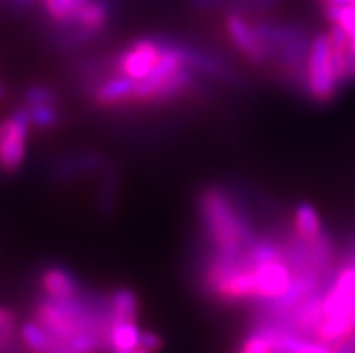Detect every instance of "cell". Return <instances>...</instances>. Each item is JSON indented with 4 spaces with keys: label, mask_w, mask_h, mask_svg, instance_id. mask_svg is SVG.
<instances>
[{
    "label": "cell",
    "mask_w": 355,
    "mask_h": 353,
    "mask_svg": "<svg viewBox=\"0 0 355 353\" xmlns=\"http://www.w3.org/2000/svg\"><path fill=\"white\" fill-rule=\"evenodd\" d=\"M161 56V42L159 38H139L132 42L125 51L114 56L116 72L125 74L135 81L148 76Z\"/></svg>",
    "instance_id": "obj_5"
},
{
    "label": "cell",
    "mask_w": 355,
    "mask_h": 353,
    "mask_svg": "<svg viewBox=\"0 0 355 353\" xmlns=\"http://www.w3.org/2000/svg\"><path fill=\"white\" fill-rule=\"evenodd\" d=\"M6 96H8V89H6L4 81H0V103H2V101H4Z\"/></svg>",
    "instance_id": "obj_29"
},
{
    "label": "cell",
    "mask_w": 355,
    "mask_h": 353,
    "mask_svg": "<svg viewBox=\"0 0 355 353\" xmlns=\"http://www.w3.org/2000/svg\"><path fill=\"white\" fill-rule=\"evenodd\" d=\"M224 27L231 45L242 54L245 62L251 63L252 67L270 65L269 51L258 40L257 33L252 29V24L248 17L239 13H225Z\"/></svg>",
    "instance_id": "obj_4"
},
{
    "label": "cell",
    "mask_w": 355,
    "mask_h": 353,
    "mask_svg": "<svg viewBox=\"0 0 355 353\" xmlns=\"http://www.w3.org/2000/svg\"><path fill=\"white\" fill-rule=\"evenodd\" d=\"M179 51L182 54V60L188 65L191 71H195L197 74H202V76L213 78V80L220 81H234L236 80V74L227 67V63L222 58L215 56V54H209L206 51L198 49L195 45L186 44V42H179Z\"/></svg>",
    "instance_id": "obj_7"
},
{
    "label": "cell",
    "mask_w": 355,
    "mask_h": 353,
    "mask_svg": "<svg viewBox=\"0 0 355 353\" xmlns=\"http://www.w3.org/2000/svg\"><path fill=\"white\" fill-rule=\"evenodd\" d=\"M18 339L29 353H54L58 343L38 319H27L18 328Z\"/></svg>",
    "instance_id": "obj_12"
},
{
    "label": "cell",
    "mask_w": 355,
    "mask_h": 353,
    "mask_svg": "<svg viewBox=\"0 0 355 353\" xmlns=\"http://www.w3.org/2000/svg\"><path fill=\"white\" fill-rule=\"evenodd\" d=\"M44 2L45 15L51 18L54 26H71L72 18L78 9L89 0H42Z\"/></svg>",
    "instance_id": "obj_18"
},
{
    "label": "cell",
    "mask_w": 355,
    "mask_h": 353,
    "mask_svg": "<svg viewBox=\"0 0 355 353\" xmlns=\"http://www.w3.org/2000/svg\"><path fill=\"white\" fill-rule=\"evenodd\" d=\"M354 332L355 328L352 322V316H334V318H324L320 322V327L314 332V339L334 346L338 345L339 341L347 339Z\"/></svg>",
    "instance_id": "obj_16"
},
{
    "label": "cell",
    "mask_w": 355,
    "mask_h": 353,
    "mask_svg": "<svg viewBox=\"0 0 355 353\" xmlns=\"http://www.w3.org/2000/svg\"><path fill=\"white\" fill-rule=\"evenodd\" d=\"M164 346V341L162 337L159 336L157 332H152V330H141V336H139V348L146 350L150 353H159Z\"/></svg>",
    "instance_id": "obj_24"
},
{
    "label": "cell",
    "mask_w": 355,
    "mask_h": 353,
    "mask_svg": "<svg viewBox=\"0 0 355 353\" xmlns=\"http://www.w3.org/2000/svg\"><path fill=\"white\" fill-rule=\"evenodd\" d=\"M257 279V303H269L287 292L293 273L285 261H269L252 268Z\"/></svg>",
    "instance_id": "obj_6"
},
{
    "label": "cell",
    "mask_w": 355,
    "mask_h": 353,
    "mask_svg": "<svg viewBox=\"0 0 355 353\" xmlns=\"http://www.w3.org/2000/svg\"><path fill=\"white\" fill-rule=\"evenodd\" d=\"M56 101H58V94H56V90L49 85L35 83V85H29L24 90V105H27V107L56 105Z\"/></svg>",
    "instance_id": "obj_23"
},
{
    "label": "cell",
    "mask_w": 355,
    "mask_h": 353,
    "mask_svg": "<svg viewBox=\"0 0 355 353\" xmlns=\"http://www.w3.org/2000/svg\"><path fill=\"white\" fill-rule=\"evenodd\" d=\"M323 15L330 24H338L347 31L350 53L355 54V6H323Z\"/></svg>",
    "instance_id": "obj_20"
},
{
    "label": "cell",
    "mask_w": 355,
    "mask_h": 353,
    "mask_svg": "<svg viewBox=\"0 0 355 353\" xmlns=\"http://www.w3.org/2000/svg\"><path fill=\"white\" fill-rule=\"evenodd\" d=\"M116 186L117 180L114 177L112 168H103V177H101V184H99L98 193V207L101 213H112L114 202H116Z\"/></svg>",
    "instance_id": "obj_22"
},
{
    "label": "cell",
    "mask_w": 355,
    "mask_h": 353,
    "mask_svg": "<svg viewBox=\"0 0 355 353\" xmlns=\"http://www.w3.org/2000/svg\"><path fill=\"white\" fill-rule=\"evenodd\" d=\"M134 353H150V352H146V350H143V348H137V350H134Z\"/></svg>",
    "instance_id": "obj_31"
},
{
    "label": "cell",
    "mask_w": 355,
    "mask_h": 353,
    "mask_svg": "<svg viewBox=\"0 0 355 353\" xmlns=\"http://www.w3.org/2000/svg\"><path fill=\"white\" fill-rule=\"evenodd\" d=\"M105 168V157L98 152H81L71 157L56 159L51 166L54 179L76 180Z\"/></svg>",
    "instance_id": "obj_10"
},
{
    "label": "cell",
    "mask_w": 355,
    "mask_h": 353,
    "mask_svg": "<svg viewBox=\"0 0 355 353\" xmlns=\"http://www.w3.org/2000/svg\"><path fill=\"white\" fill-rule=\"evenodd\" d=\"M54 353H69V352L65 348H63V346H58V350H56V352H54Z\"/></svg>",
    "instance_id": "obj_30"
},
{
    "label": "cell",
    "mask_w": 355,
    "mask_h": 353,
    "mask_svg": "<svg viewBox=\"0 0 355 353\" xmlns=\"http://www.w3.org/2000/svg\"><path fill=\"white\" fill-rule=\"evenodd\" d=\"M42 294L53 300H74L83 295L85 289L69 268L62 265H51L42 273Z\"/></svg>",
    "instance_id": "obj_8"
},
{
    "label": "cell",
    "mask_w": 355,
    "mask_h": 353,
    "mask_svg": "<svg viewBox=\"0 0 355 353\" xmlns=\"http://www.w3.org/2000/svg\"><path fill=\"white\" fill-rule=\"evenodd\" d=\"M29 132H31L29 108L24 103L0 121V171L2 173L13 175L24 166Z\"/></svg>",
    "instance_id": "obj_3"
},
{
    "label": "cell",
    "mask_w": 355,
    "mask_h": 353,
    "mask_svg": "<svg viewBox=\"0 0 355 353\" xmlns=\"http://www.w3.org/2000/svg\"><path fill=\"white\" fill-rule=\"evenodd\" d=\"M231 0H188L189 9L193 11H215V9H225Z\"/></svg>",
    "instance_id": "obj_26"
},
{
    "label": "cell",
    "mask_w": 355,
    "mask_h": 353,
    "mask_svg": "<svg viewBox=\"0 0 355 353\" xmlns=\"http://www.w3.org/2000/svg\"><path fill=\"white\" fill-rule=\"evenodd\" d=\"M110 15H112V6H110L108 0H89L87 4L78 9L74 18H72V24L87 27L90 31H96L101 35V31L107 27L108 20H110Z\"/></svg>",
    "instance_id": "obj_14"
},
{
    "label": "cell",
    "mask_w": 355,
    "mask_h": 353,
    "mask_svg": "<svg viewBox=\"0 0 355 353\" xmlns=\"http://www.w3.org/2000/svg\"><path fill=\"white\" fill-rule=\"evenodd\" d=\"M27 108H29L31 128L38 130V132H51L62 123V114L56 108V105H38V107Z\"/></svg>",
    "instance_id": "obj_21"
},
{
    "label": "cell",
    "mask_w": 355,
    "mask_h": 353,
    "mask_svg": "<svg viewBox=\"0 0 355 353\" xmlns=\"http://www.w3.org/2000/svg\"><path fill=\"white\" fill-rule=\"evenodd\" d=\"M141 330L137 327V321L117 322L110 327L108 334V350L110 353L116 352H134L139 348Z\"/></svg>",
    "instance_id": "obj_17"
},
{
    "label": "cell",
    "mask_w": 355,
    "mask_h": 353,
    "mask_svg": "<svg viewBox=\"0 0 355 353\" xmlns=\"http://www.w3.org/2000/svg\"><path fill=\"white\" fill-rule=\"evenodd\" d=\"M294 233L306 241L323 233L321 216L311 202H300L294 209Z\"/></svg>",
    "instance_id": "obj_15"
},
{
    "label": "cell",
    "mask_w": 355,
    "mask_h": 353,
    "mask_svg": "<svg viewBox=\"0 0 355 353\" xmlns=\"http://www.w3.org/2000/svg\"><path fill=\"white\" fill-rule=\"evenodd\" d=\"M225 304H239L243 301H257V279L252 268H243L227 277L213 295Z\"/></svg>",
    "instance_id": "obj_11"
},
{
    "label": "cell",
    "mask_w": 355,
    "mask_h": 353,
    "mask_svg": "<svg viewBox=\"0 0 355 353\" xmlns=\"http://www.w3.org/2000/svg\"><path fill=\"white\" fill-rule=\"evenodd\" d=\"M197 207L204 234L213 249L243 250L258 234L249 216L220 186L204 188L197 198Z\"/></svg>",
    "instance_id": "obj_1"
},
{
    "label": "cell",
    "mask_w": 355,
    "mask_h": 353,
    "mask_svg": "<svg viewBox=\"0 0 355 353\" xmlns=\"http://www.w3.org/2000/svg\"><path fill=\"white\" fill-rule=\"evenodd\" d=\"M294 353H332V346L324 345L314 337H303Z\"/></svg>",
    "instance_id": "obj_25"
},
{
    "label": "cell",
    "mask_w": 355,
    "mask_h": 353,
    "mask_svg": "<svg viewBox=\"0 0 355 353\" xmlns=\"http://www.w3.org/2000/svg\"><path fill=\"white\" fill-rule=\"evenodd\" d=\"M11 321H17V316H15L13 310L6 309V307H2L0 304V328L4 327V325H8V322Z\"/></svg>",
    "instance_id": "obj_27"
},
{
    "label": "cell",
    "mask_w": 355,
    "mask_h": 353,
    "mask_svg": "<svg viewBox=\"0 0 355 353\" xmlns=\"http://www.w3.org/2000/svg\"><path fill=\"white\" fill-rule=\"evenodd\" d=\"M236 353H240V352H236Z\"/></svg>",
    "instance_id": "obj_34"
},
{
    "label": "cell",
    "mask_w": 355,
    "mask_h": 353,
    "mask_svg": "<svg viewBox=\"0 0 355 353\" xmlns=\"http://www.w3.org/2000/svg\"><path fill=\"white\" fill-rule=\"evenodd\" d=\"M63 348L69 353H107V345L101 334L96 330L78 332L67 343H63Z\"/></svg>",
    "instance_id": "obj_19"
},
{
    "label": "cell",
    "mask_w": 355,
    "mask_h": 353,
    "mask_svg": "<svg viewBox=\"0 0 355 353\" xmlns=\"http://www.w3.org/2000/svg\"><path fill=\"white\" fill-rule=\"evenodd\" d=\"M341 90L338 76L334 72L330 56V38L327 31L312 35L305 67V92L314 103H330Z\"/></svg>",
    "instance_id": "obj_2"
},
{
    "label": "cell",
    "mask_w": 355,
    "mask_h": 353,
    "mask_svg": "<svg viewBox=\"0 0 355 353\" xmlns=\"http://www.w3.org/2000/svg\"><path fill=\"white\" fill-rule=\"evenodd\" d=\"M352 322H354V328H355V312L352 313Z\"/></svg>",
    "instance_id": "obj_32"
},
{
    "label": "cell",
    "mask_w": 355,
    "mask_h": 353,
    "mask_svg": "<svg viewBox=\"0 0 355 353\" xmlns=\"http://www.w3.org/2000/svg\"><path fill=\"white\" fill-rule=\"evenodd\" d=\"M108 318L110 327L117 322L137 321L139 318V298L128 286H119L108 295Z\"/></svg>",
    "instance_id": "obj_13"
},
{
    "label": "cell",
    "mask_w": 355,
    "mask_h": 353,
    "mask_svg": "<svg viewBox=\"0 0 355 353\" xmlns=\"http://www.w3.org/2000/svg\"><path fill=\"white\" fill-rule=\"evenodd\" d=\"M36 0H8V6L15 11H24V9L31 8Z\"/></svg>",
    "instance_id": "obj_28"
},
{
    "label": "cell",
    "mask_w": 355,
    "mask_h": 353,
    "mask_svg": "<svg viewBox=\"0 0 355 353\" xmlns=\"http://www.w3.org/2000/svg\"><path fill=\"white\" fill-rule=\"evenodd\" d=\"M135 83L137 81L132 78L114 72V76L105 78L98 87H96L90 94H92V101L98 105L99 108H116L128 105L134 96Z\"/></svg>",
    "instance_id": "obj_9"
},
{
    "label": "cell",
    "mask_w": 355,
    "mask_h": 353,
    "mask_svg": "<svg viewBox=\"0 0 355 353\" xmlns=\"http://www.w3.org/2000/svg\"><path fill=\"white\" fill-rule=\"evenodd\" d=\"M116 353H134V352H116Z\"/></svg>",
    "instance_id": "obj_33"
}]
</instances>
